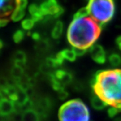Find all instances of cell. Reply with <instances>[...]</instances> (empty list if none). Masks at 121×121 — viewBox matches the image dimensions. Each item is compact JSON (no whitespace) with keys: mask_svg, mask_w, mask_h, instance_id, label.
Wrapping results in <instances>:
<instances>
[{"mask_svg":"<svg viewBox=\"0 0 121 121\" xmlns=\"http://www.w3.org/2000/svg\"><path fill=\"white\" fill-rule=\"evenodd\" d=\"M63 31V24L61 21H57L55 24L54 28L51 32V36L52 39H59L61 36Z\"/></svg>","mask_w":121,"mask_h":121,"instance_id":"obj_17","label":"cell"},{"mask_svg":"<svg viewBox=\"0 0 121 121\" xmlns=\"http://www.w3.org/2000/svg\"><path fill=\"white\" fill-rule=\"evenodd\" d=\"M119 112H120V110L118 109H117V108H114V107H112V106H110V108L108 109L107 113H108V115L109 116V117L113 118V117H115Z\"/></svg>","mask_w":121,"mask_h":121,"instance_id":"obj_26","label":"cell"},{"mask_svg":"<svg viewBox=\"0 0 121 121\" xmlns=\"http://www.w3.org/2000/svg\"><path fill=\"white\" fill-rule=\"evenodd\" d=\"M17 100L16 102V104H17L19 107L22 108L30 101L29 95H28L27 91L24 90H23V89L17 86Z\"/></svg>","mask_w":121,"mask_h":121,"instance_id":"obj_12","label":"cell"},{"mask_svg":"<svg viewBox=\"0 0 121 121\" xmlns=\"http://www.w3.org/2000/svg\"><path fill=\"white\" fill-rule=\"evenodd\" d=\"M91 84L95 95L108 106L121 111V69L99 71Z\"/></svg>","mask_w":121,"mask_h":121,"instance_id":"obj_1","label":"cell"},{"mask_svg":"<svg viewBox=\"0 0 121 121\" xmlns=\"http://www.w3.org/2000/svg\"><path fill=\"white\" fill-rule=\"evenodd\" d=\"M13 60L14 64L23 66L26 64L27 56L25 52L22 51H17L13 54Z\"/></svg>","mask_w":121,"mask_h":121,"instance_id":"obj_15","label":"cell"},{"mask_svg":"<svg viewBox=\"0 0 121 121\" xmlns=\"http://www.w3.org/2000/svg\"><path fill=\"white\" fill-rule=\"evenodd\" d=\"M59 121H90L89 108L79 99L69 100L59 110Z\"/></svg>","mask_w":121,"mask_h":121,"instance_id":"obj_3","label":"cell"},{"mask_svg":"<svg viewBox=\"0 0 121 121\" xmlns=\"http://www.w3.org/2000/svg\"><path fill=\"white\" fill-rule=\"evenodd\" d=\"M115 43L117 44L118 48L121 51V36H118L115 40Z\"/></svg>","mask_w":121,"mask_h":121,"instance_id":"obj_30","label":"cell"},{"mask_svg":"<svg viewBox=\"0 0 121 121\" xmlns=\"http://www.w3.org/2000/svg\"><path fill=\"white\" fill-rule=\"evenodd\" d=\"M15 110L14 102L7 98H2L0 103V113L1 116H8Z\"/></svg>","mask_w":121,"mask_h":121,"instance_id":"obj_8","label":"cell"},{"mask_svg":"<svg viewBox=\"0 0 121 121\" xmlns=\"http://www.w3.org/2000/svg\"><path fill=\"white\" fill-rule=\"evenodd\" d=\"M38 43H39L37 44V47H38V49L40 51H45L48 47V43L47 40H40Z\"/></svg>","mask_w":121,"mask_h":121,"instance_id":"obj_24","label":"cell"},{"mask_svg":"<svg viewBox=\"0 0 121 121\" xmlns=\"http://www.w3.org/2000/svg\"><path fill=\"white\" fill-rule=\"evenodd\" d=\"M90 14L89 9L87 7H83L82 8L79 9L76 13L73 15V19H78V18H83L87 17Z\"/></svg>","mask_w":121,"mask_h":121,"instance_id":"obj_21","label":"cell"},{"mask_svg":"<svg viewBox=\"0 0 121 121\" xmlns=\"http://www.w3.org/2000/svg\"><path fill=\"white\" fill-rule=\"evenodd\" d=\"M31 36H32V39H33L35 41H37V42H39L40 40V39H41V37H40V35H39L38 32H33L32 35H31Z\"/></svg>","mask_w":121,"mask_h":121,"instance_id":"obj_28","label":"cell"},{"mask_svg":"<svg viewBox=\"0 0 121 121\" xmlns=\"http://www.w3.org/2000/svg\"><path fill=\"white\" fill-rule=\"evenodd\" d=\"M40 7L44 16V19L57 18L64 12L63 8L58 4L56 0H45Z\"/></svg>","mask_w":121,"mask_h":121,"instance_id":"obj_5","label":"cell"},{"mask_svg":"<svg viewBox=\"0 0 121 121\" xmlns=\"http://www.w3.org/2000/svg\"><path fill=\"white\" fill-rule=\"evenodd\" d=\"M24 36H25V34L22 30H17V31H16L13 35V40L14 43H21L24 38Z\"/></svg>","mask_w":121,"mask_h":121,"instance_id":"obj_23","label":"cell"},{"mask_svg":"<svg viewBox=\"0 0 121 121\" xmlns=\"http://www.w3.org/2000/svg\"><path fill=\"white\" fill-rule=\"evenodd\" d=\"M54 76L63 87L69 84L73 80V75L71 73L63 69H59L54 72Z\"/></svg>","mask_w":121,"mask_h":121,"instance_id":"obj_7","label":"cell"},{"mask_svg":"<svg viewBox=\"0 0 121 121\" xmlns=\"http://www.w3.org/2000/svg\"><path fill=\"white\" fill-rule=\"evenodd\" d=\"M57 94H58V98L60 99V100H64L67 97H68V92L65 90V88H63L60 90H59L57 91Z\"/></svg>","mask_w":121,"mask_h":121,"instance_id":"obj_25","label":"cell"},{"mask_svg":"<svg viewBox=\"0 0 121 121\" xmlns=\"http://www.w3.org/2000/svg\"><path fill=\"white\" fill-rule=\"evenodd\" d=\"M90 102L92 108L96 110H102L108 106L102 99L95 94L91 96Z\"/></svg>","mask_w":121,"mask_h":121,"instance_id":"obj_14","label":"cell"},{"mask_svg":"<svg viewBox=\"0 0 121 121\" xmlns=\"http://www.w3.org/2000/svg\"><path fill=\"white\" fill-rule=\"evenodd\" d=\"M115 121H121V119H120V118L118 119H118H117Z\"/></svg>","mask_w":121,"mask_h":121,"instance_id":"obj_32","label":"cell"},{"mask_svg":"<svg viewBox=\"0 0 121 121\" xmlns=\"http://www.w3.org/2000/svg\"><path fill=\"white\" fill-rule=\"evenodd\" d=\"M101 30L102 26L92 17L73 19L68 27L67 38L73 47L87 50L98 39Z\"/></svg>","mask_w":121,"mask_h":121,"instance_id":"obj_2","label":"cell"},{"mask_svg":"<svg viewBox=\"0 0 121 121\" xmlns=\"http://www.w3.org/2000/svg\"><path fill=\"white\" fill-rule=\"evenodd\" d=\"M40 114L33 108H30L23 112L22 121H39Z\"/></svg>","mask_w":121,"mask_h":121,"instance_id":"obj_13","label":"cell"},{"mask_svg":"<svg viewBox=\"0 0 121 121\" xmlns=\"http://www.w3.org/2000/svg\"><path fill=\"white\" fill-rule=\"evenodd\" d=\"M28 11L31 16V18L35 22H39L44 19V16L43 15L41 8L38 5L35 4H31L28 8Z\"/></svg>","mask_w":121,"mask_h":121,"instance_id":"obj_11","label":"cell"},{"mask_svg":"<svg viewBox=\"0 0 121 121\" xmlns=\"http://www.w3.org/2000/svg\"><path fill=\"white\" fill-rule=\"evenodd\" d=\"M87 8L91 17L101 26L110 22L115 13L113 0H89Z\"/></svg>","mask_w":121,"mask_h":121,"instance_id":"obj_4","label":"cell"},{"mask_svg":"<svg viewBox=\"0 0 121 121\" xmlns=\"http://www.w3.org/2000/svg\"><path fill=\"white\" fill-rule=\"evenodd\" d=\"M0 43H1V48L3 47V41H2V40H1V41H0Z\"/></svg>","mask_w":121,"mask_h":121,"instance_id":"obj_31","label":"cell"},{"mask_svg":"<svg viewBox=\"0 0 121 121\" xmlns=\"http://www.w3.org/2000/svg\"><path fill=\"white\" fill-rule=\"evenodd\" d=\"M24 75L23 67L19 65L14 64L11 69V75L13 79H15L16 83Z\"/></svg>","mask_w":121,"mask_h":121,"instance_id":"obj_16","label":"cell"},{"mask_svg":"<svg viewBox=\"0 0 121 121\" xmlns=\"http://www.w3.org/2000/svg\"><path fill=\"white\" fill-rule=\"evenodd\" d=\"M25 16V9L16 6L11 16V20L13 22H18L21 20Z\"/></svg>","mask_w":121,"mask_h":121,"instance_id":"obj_18","label":"cell"},{"mask_svg":"<svg viewBox=\"0 0 121 121\" xmlns=\"http://www.w3.org/2000/svg\"><path fill=\"white\" fill-rule=\"evenodd\" d=\"M35 23V22L32 18H28V19H25L22 21L21 23V26L24 30H30L34 27Z\"/></svg>","mask_w":121,"mask_h":121,"instance_id":"obj_22","label":"cell"},{"mask_svg":"<svg viewBox=\"0 0 121 121\" xmlns=\"http://www.w3.org/2000/svg\"><path fill=\"white\" fill-rule=\"evenodd\" d=\"M52 107L51 101L48 98L40 99L37 104V109H35L40 115L46 116Z\"/></svg>","mask_w":121,"mask_h":121,"instance_id":"obj_10","label":"cell"},{"mask_svg":"<svg viewBox=\"0 0 121 121\" xmlns=\"http://www.w3.org/2000/svg\"><path fill=\"white\" fill-rule=\"evenodd\" d=\"M9 22V20L8 19L4 18V17H1V19L0 20V26H1V27H4L8 24Z\"/></svg>","mask_w":121,"mask_h":121,"instance_id":"obj_29","label":"cell"},{"mask_svg":"<svg viewBox=\"0 0 121 121\" xmlns=\"http://www.w3.org/2000/svg\"><path fill=\"white\" fill-rule=\"evenodd\" d=\"M1 16L4 17L13 12L16 7V0H1Z\"/></svg>","mask_w":121,"mask_h":121,"instance_id":"obj_9","label":"cell"},{"mask_svg":"<svg viewBox=\"0 0 121 121\" xmlns=\"http://www.w3.org/2000/svg\"><path fill=\"white\" fill-rule=\"evenodd\" d=\"M74 52L76 54L77 56H82L84 55L86 52L87 51V49H83V48H75L73 47Z\"/></svg>","mask_w":121,"mask_h":121,"instance_id":"obj_27","label":"cell"},{"mask_svg":"<svg viewBox=\"0 0 121 121\" xmlns=\"http://www.w3.org/2000/svg\"><path fill=\"white\" fill-rule=\"evenodd\" d=\"M62 55L64 57V59L66 60L71 61V62H73L76 59L77 55L74 52L73 49H69V48H66L63 51H61Z\"/></svg>","mask_w":121,"mask_h":121,"instance_id":"obj_19","label":"cell"},{"mask_svg":"<svg viewBox=\"0 0 121 121\" xmlns=\"http://www.w3.org/2000/svg\"><path fill=\"white\" fill-rule=\"evenodd\" d=\"M89 52L91 59L95 63L98 64H104L106 62V51L104 48L102 47V46L95 44L90 48Z\"/></svg>","mask_w":121,"mask_h":121,"instance_id":"obj_6","label":"cell"},{"mask_svg":"<svg viewBox=\"0 0 121 121\" xmlns=\"http://www.w3.org/2000/svg\"><path fill=\"white\" fill-rule=\"evenodd\" d=\"M108 61L112 67H118L121 65V56L117 53H112L108 56Z\"/></svg>","mask_w":121,"mask_h":121,"instance_id":"obj_20","label":"cell"},{"mask_svg":"<svg viewBox=\"0 0 121 121\" xmlns=\"http://www.w3.org/2000/svg\"><path fill=\"white\" fill-rule=\"evenodd\" d=\"M16 1H28V0H16Z\"/></svg>","mask_w":121,"mask_h":121,"instance_id":"obj_33","label":"cell"}]
</instances>
